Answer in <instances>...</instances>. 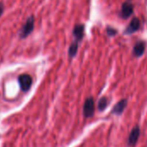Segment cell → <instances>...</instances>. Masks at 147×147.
I'll list each match as a JSON object with an SVG mask.
<instances>
[{
    "instance_id": "obj_1",
    "label": "cell",
    "mask_w": 147,
    "mask_h": 147,
    "mask_svg": "<svg viewBox=\"0 0 147 147\" xmlns=\"http://www.w3.org/2000/svg\"><path fill=\"white\" fill-rule=\"evenodd\" d=\"M35 28V18L33 15L30 16L27 19V21L25 22V24H24V26L22 27L20 32H19V36L21 39H24L27 36H29L34 30Z\"/></svg>"
},
{
    "instance_id": "obj_13",
    "label": "cell",
    "mask_w": 147,
    "mask_h": 147,
    "mask_svg": "<svg viewBox=\"0 0 147 147\" xmlns=\"http://www.w3.org/2000/svg\"><path fill=\"white\" fill-rule=\"evenodd\" d=\"M4 11H5V5L3 2H0V18L2 17Z\"/></svg>"
},
{
    "instance_id": "obj_6",
    "label": "cell",
    "mask_w": 147,
    "mask_h": 147,
    "mask_svg": "<svg viewBox=\"0 0 147 147\" xmlns=\"http://www.w3.org/2000/svg\"><path fill=\"white\" fill-rule=\"evenodd\" d=\"M139 28H140V20L138 18H134L131 21L129 26L125 29V34H131V33L137 31Z\"/></svg>"
},
{
    "instance_id": "obj_11",
    "label": "cell",
    "mask_w": 147,
    "mask_h": 147,
    "mask_svg": "<svg viewBox=\"0 0 147 147\" xmlns=\"http://www.w3.org/2000/svg\"><path fill=\"white\" fill-rule=\"evenodd\" d=\"M107 98H105V97L101 98V99L100 100V101H99V104H98L99 110H100V111L104 110V109L107 107Z\"/></svg>"
},
{
    "instance_id": "obj_2",
    "label": "cell",
    "mask_w": 147,
    "mask_h": 147,
    "mask_svg": "<svg viewBox=\"0 0 147 147\" xmlns=\"http://www.w3.org/2000/svg\"><path fill=\"white\" fill-rule=\"evenodd\" d=\"M18 82L22 91L27 92L32 85V78L27 74H24L18 77Z\"/></svg>"
},
{
    "instance_id": "obj_12",
    "label": "cell",
    "mask_w": 147,
    "mask_h": 147,
    "mask_svg": "<svg viewBox=\"0 0 147 147\" xmlns=\"http://www.w3.org/2000/svg\"><path fill=\"white\" fill-rule=\"evenodd\" d=\"M107 33L108 36H115L117 34V30L115 29L112 28V27H107Z\"/></svg>"
},
{
    "instance_id": "obj_9",
    "label": "cell",
    "mask_w": 147,
    "mask_h": 147,
    "mask_svg": "<svg viewBox=\"0 0 147 147\" xmlns=\"http://www.w3.org/2000/svg\"><path fill=\"white\" fill-rule=\"evenodd\" d=\"M126 105V100H121L120 102H119L113 109V113L115 114H119L123 112V110L125 109Z\"/></svg>"
},
{
    "instance_id": "obj_8",
    "label": "cell",
    "mask_w": 147,
    "mask_h": 147,
    "mask_svg": "<svg viewBox=\"0 0 147 147\" xmlns=\"http://www.w3.org/2000/svg\"><path fill=\"white\" fill-rule=\"evenodd\" d=\"M78 48H79V42L77 41L73 42L71 43V45L69 46V49H68V56L71 58L75 57L77 54Z\"/></svg>"
},
{
    "instance_id": "obj_10",
    "label": "cell",
    "mask_w": 147,
    "mask_h": 147,
    "mask_svg": "<svg viewBox=\"0 0 147 147\" xmlns=\"http://www.w3.org/2000/svg\"><path fill=\"white\" fill-rule=\"evenodd\" d=\"M138 135H139V130H138V128H134V129L131 131V134H130L128 143H129L130 144H133L137 141V139H138Z\"/></svg>"
},
{
    "instance_id": "obj_7",
    "label": "cell",
    "mask_w": 147,
    "mask_h": 147,
    "mask_svg": "<svg viewBox=\"0 0 147 147\" xmlns=\"http://www.w3.org/2000/svg\"><path fill=\"white\" fill-rule=\"evenodd\" d=\"M144 49H145V44L144 42H138L135 44L134 48H133V54L136 55V56H140L144 51Z\"/></svg>"
},
{
    "instance_id": "obj_5",
    "label": "cell",
    "mask_w": 147,
    "mask_h": 147,
    "mask_svg": "<svg viewBox=\"0 0 147 147\" xmlns=\"http://www.w3.org/2000/svg\"><path fill=\"white\" fill-rule=\"evenodd\" d=\"M84 30H85V26L82 24H76L75 27H74L73 35L76 38V41H77L78 42H81L83 39Z\"/></svg>"
},
{
    "instance_id": "obj_3",
    "label": "cell",
    "mask_w": 147,
    "mask_h": 147,
    "mask_svg": "<svg viewBox=\"0 0 147 147\" xmlns=\"http://www.w3.org/2000/svg\"><path fill=\"white\" fill-rule=\"evenodd\" d=\"M94 113V100L93 98H88L86 100L83 106V114L86 118H90Z\"/></svg>"
},
{
    "instance_id": "obj_4",
    "label": "cell",
    "mask_w": 147,
    "mask_h": 147,
    "mask_svg": "<svg viewBox=\"0 0 147 147\" xmlns=\"http://www.w3.org/2000/svg\"><path fill=\"white\" fill-rule=\"evenodd\" d=\"M133 13V5L129 2H125L122 5L119 17L123 19H127L129 17H131Z\"/></svg>"
}]
</instances>
